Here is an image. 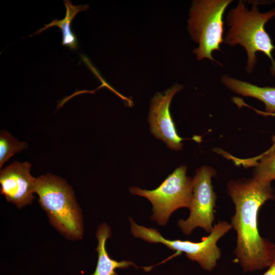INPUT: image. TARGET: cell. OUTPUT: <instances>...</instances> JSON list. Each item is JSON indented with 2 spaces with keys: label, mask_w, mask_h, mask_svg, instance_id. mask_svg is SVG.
I'll return each mask as SVG.
<instances>
[{
  "label": "cell",
  "mask_w": 275,
  "mask_h": 275,
  "mask_svg": "<svg viewBox=\"0 0 275 275\" xmlns=\"http://www.w3.org/2000/svg\"><path fill=\"white\" fill-rule=\"evenodd\" d=\"M227 192L235 205L231 225L237 234L234 251L244 272L267 268L275 261V245L261 237L258 215L261 206L275 196L271 183H263L253 177L231 180Z\"/></svg>",
  "instance_id": "cell-1"
},
{
  "label": "cell",
  "mask_w": 275,
  "mask_h": 275,
  "mask_svg": "<svg viewBox=\"0 0 275 275\" xmlns=\"http://www.w3.org/2000/svg\"><path fill=\"white\" fill-rule=\"evenodd\" d=\"M274 17L275 9L261 13L257 6L254 5L249 10L242 1L227 16L229 29L224 38V43L231 46L239 44L245 48L248 73L253 72L257 63L256 53L259 51L270 60V71L275 76V61L271 53L275 47L265 29V24Z\"/></svg>",
  "instance_id": "cell-2"
},
{
  "label": "cell",
  "mask_w": 275,
  "mask_h": 275,
  "mask_svg": "<svg viewBox=\"0 0 275 275\" xmlns=\"http://www.w3.org/2000/svg\"><path fill=\"white\" fill-rule=\"evenodd\" d=\"M35 192L56 228L69 238H81V216L73 191L66 182L49 174L42 175L36 179Z\"/></svg>",
  "instance_id": "cell-3"
},
{
  "label": "cell",
  "mask_w": 275,
  "mask_h": 275,
  "mask_svg": "<svg viewBox=\"0 0 275 275\" xmlns=\"http://www.w3.org/2000/svg\"><path fill=\"white\" fill-rule=\"evenodd\" d=\"M231 0H196L189 13L188 31L192 40L199 44L194 50L198 60L216 61L212 52L221 51L224 43L223 15Z\"/></svg>",
  "instance_id": "cell-4"
},
{
  "label": "cell",
  "mask_w": 275,
  "mask_h": 275,
  "mask_svg": "<svg viewBox=\"0 0 275 275\" xmlns=\"http://www.w3.org/2000/svg\"><path fill=\"white\" fill-rule=\"evenodd\" d=\"M129 221L130 231L134 237L150 243H160L169 249L184 253L188 259L197 262L202 269L208 271L214 269L221 258V250L217 245L218 241L232 228L227 222L219 221L213 226L207 236L202 238L201 241L193 242L168 239L156 229L140 226L131 217Z\"/></svg>",
  "instance_id": "cell-5"
},
{
  "label": "cell",
  "mask_w": 275,
  "mask_h": 275,
  "mask_svg": "<svg viewBox=\"0 0 275 275\" xmlns=\"http://www.w3.org/2000/svg\"><path fill=\"white\" fill-rule=\"evenodd\" d=\"M187 167L181 166L156 188L142 189L131 187L130 193L147 198L152 205L151 219L166 225L171 214L181 208H189L193 196V178L186 176Z\"/></svg>",
  "instance_id": "cell-6"
},
{
  "label": "cell",
  "mask_w": 275,
  "mask_h": 275,
  "mask_svg": "<svg viewBox=\"0 0 275 275\" xmlns=\"http://www.w3.org/2000/svg\"><path fill=\"white\" fill-rule=\"evenodd\" d=\"M216 171L204 166L196 170L193 178V196L189 208V215L186 219H179L177 225L185 235H189L196 228H203L210 233L214 221V208L216 196L212 185Z\"/></svg>",
  "instance_id": "cell-7"
},
{
  "label": "cell",
  "mask_w": 275,
  "mask_h": 275,
  "mask_svg": "<svg viewBox=\"0 0 275 275\" xmlns=\"http://www.w3.org/2000/svg\"><path fill=\"white\" fill-rule=\"evenodd\" d=\"M183 89L176 84L163 92H157L152 98L148 121L152 134L163 141L171 150H181L184 139L178 134L170 113V105L175 94Z\"/></svg>",
  "instance_id": "cell-8"
},
{
  "label": "cell",
  "mask_w": 275,
  "mask_h": 275,
  "mask_svg": "<svg viewBox=\"0 0 275 275\" xmlns=\"http://www.w3.org/2000/svg\"><path fill=\"white\" fill-rule=\"evenodd\" d=\"M31 164L15 161L1 170V193L7 200L21 208L34 198L36 179L30 174Z\"/></svg>",
  "instance_id": "cell-9"
},
{
  "label": "cell",
  "mask_w": 275,
  "mask_h": 275,
  "mask_svg": "<svg viewBox=\"0 0 275 275\" xmlns=\"http://www.w3.org/2000/svg\"><path fill=\"white\" fill-rule=\"evenodd\" d=\"M98 245L96 250L98 253L96 267L91 275H117L118 268L126 269L130 266L138 267L132 261H118L112 259L106 249V240L111 237V228L106 224L99 226L96 231Z\"/></svg>",
  "instance_id": "cell-10"
},
{
  "label": "cell",
  "mask_w": 275,
  "mask_h": 275,
  "mask_svg": "<svg viewBox=\"0 0 275 275\" xmlns=\"http://www.w3.org/2000/svg\"><path fill=\"white\" fill-rule=\"evenodd\" d=\"M223 84L233 92L245 97H251L262 101L267 113H275V88L259 87L227 75L221 78Z\"/></svg>",
  "instance_id": "cell-11"
},
{
  "label": "cell",
  "mask_w": 275,
  "mask_h": 275,
  "mask_svg": "<svg viewBox=\"0 0 275 275\" xmlns=\"http://www.w3.org/2000/svg\"><path fill=\"white\" fill-rule=\"evenodd\" d=\"M66 8V15L62 20L52 19V21L44 24L43 28L36 31L34 35L40 34L47 29L52 26H57L61 30L62 34V45L66 46L70 49L76 50L78 47V41L76 35L71 29L72 20L76 14L80 11H86L89 8V5L74 6L70 1H64Z\"/></svg>",
  "instance_id": "cell-12"
},
{
  "label": "cell",
  "mask_w": 275,
  "mask_h": 275,
  "mask_svg": "<svg viewBox=\"0 0 275 275\" xmlns=\"http://www.w3.org/2000/svg\"><path fill=\"white\" fill-rule=\"evenodd\" d=\"M237 165L244 167L255 166L253 178L263 183H271L275 180V150L268 153H262L256 157L240 159L234 157Z\"/></svg>",
  "instance_id": "cell-13"
},
{
  "label": "cell",
  "mask_w": 275,
  "mask_h": 275,
  "mask_svg": "<svg viewBox=\"0 0 275 275\" xmlns=\"http://www.w3.org/2000/svg\"><path fill=\"white\" fill-rule=\"evenodd\" d=\"M26 143L19 142L9 132L2 130L0 134V168L14 154L27 148Z\"/></svg>",
  "instance_id": "cell-14"
},
{
  "label": "cell",
  "mask_w": 275,
  "mask_h": 275,
  "mask_svg": "<svg viewBox=\"0 0 275 275\" xmlns=\"http://www.w3.org/2000/svg\"><path fill=\"white\" fill-rule=\"evenodd\" d=\"M233 101L236 105H237L239 107L242 106H245L246 107H249L250 108H251L253 110H254L257 114H259L260 115L264 116H272L275 117V113H267L265 112L259 111L258 109H256L253 107H252L251 106L248 105L244 102L242 101V100L239 98H237L236 97H235L233 99ZM272 144L271 146L266 151H265L264 153V154H268L274 150H275V135H273L271 138Z\"/></svg>",
  "instance_id": "cell-15"
},
{
  "label": "cell",
  "mask_w": 275,
  "mask_h": 275,
  "mask_svg": "<svg viewBox=\"0 0 275 275\" xmlns=\"http://www.w3.org/2000/svg\"><path fill=\"white\" fill-rule=\"evenodd\" d=\"M262 275H275V261L268 267V269Z\"/></svg>",
  "instance_id": "cell-16"
}]
</instances>
